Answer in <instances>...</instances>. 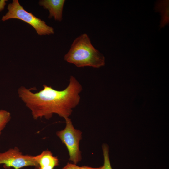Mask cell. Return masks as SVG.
Returning a JSON list of instances; mask_svg holds the SVG:
<instances>
[{
    "label": "cell",
    "mask_w": 169,
    "mask_h": 169,
    "mask_svg": "<svg viewBox=\"0 0 169 169\" xmlns=\"http://www.w3.org/2000/svg\"><path fill=\"white\" fill-rule=\"evenodd\" d=\"M43 86L42 90L36 93L31 91L32 88L23 86L18 90L19 97L31 110L33 118L44 117L49 120L54 114L65 119L69 118L80 102L79 94L83 90L81 84L71 76L68 86L63 90L45 84Z\"/></svg>",
    "instance_id": "obj_1"
},
{
    "label": "cell",
    "mask_w": 169,
    "mask_h": 169,
    "mask_svg": "<svg viewBox=\"0 0 169 169\" xmlns=\"http://www.w3.org/2000/svg\"><path fill=\"white\" fill-rule=\"evenodd\" d=\"M64 59L78 67L99 68L105 64L104 55L94 47L86 33L81 35L74 40Z\"/></svg>",
    "instance_id": "obj_2"
},
{
    "label": "cell",
    "mask_w": 169,
    "mask_h": 169,
    "mask_svg": "<svg viewBox=\"0 0 169 169\" xmlns=\"http://www.w3.org/2000/svg\"><path fill=\"white\" fill-rule=\"evenodd\" d=\"M8 11L3 15L2 20L5 21L10 19H16L26 22L32 26L40 35H49L54 33L53 28L47 25L45 22L25 10L18 0H13L8 6Z\"/></svg>",
    "instance_id": "obj_3"
},
{
    "label": "cell",
    "mask_w": 169,
    "mask_h": 169,
    "mask_svg": "<svg viewBox=\"0 0 169 169\" xmlns=\"http://www.w3.org/2000/svg\"><path fill=\"white\" fill-rule=\"evenodd\" d=\"M65 120V128L57 131L56 135L66 146L68 151L69 161L76 164L82 160L79 143L82 138V132L74 128L69 118Z\"/></svg>",
    "instance_id": "obj_4"
},
{
    "label": "cell",
    "mask_w": 169,
    "mask_h": 169,
    "mask_svg": "<svg viewBox=\"0 0 169 169\" xmlns=\"http://www.w3.org/2000/svg\"><path fill=\"white\" fill-rule=\"evenodd\" d=\"M0 164H3L5 169H20L26 166H33L38 169L39 167L36 156L23 155L17 147L0 153Z\"/></svg>",
    "instance_id": "obj_5"
},
{
    "label": "cell",
    "mask_w": 169,
    "mask_h": 169,
    "mask_svg": "<svg viewBox=\"0 0 169 169\" xmlns=\"http://www.w3.org/2000/svg\"><path fill=\"white\" fill-rule=\"evenodd\" d=\"M65 2L64 0H42L39 1V4L44 8L49 10V18L53 17L55 20L61 21L62 20L63 10Z\"/></svg>",
    "instance_id": "obj_6"
},
{
    "label": "cell",
    "mask_w": 169,
    "mask_h": 169,
    "mask_svg": "<svg viewBox=\"0 0 169 169\" xmlns=\"http://www.w3.org/2000/svg\"><path fill=\"white\" fill-rule=\"evenodd\" d=\"M38 169H54L59 164L57 157L54 156L51 151L46 150L36 156Z\"/></svg>",
    "instance_id": "obj_7"
},
{
    "label": "cell",
    "mask_w": 169,
    "mask_h": 169,
    "mask_svg": "<svg viewBox=\"0 0 169 169\" xmlns=\"http://www.w3.org/2000/svg\"><path fill=\"white\" fill-rule=\"evenodd\" d=\"M154 9L160 13L161 16L160 28L168 24L169 22V1L158 0L155 4Z\"/></svg>",
    "instance_id": "obj_8"
},
{
    "label": "cell",
    "mask_w": 169,
    "mask_h": 169,
    "mask_svg": "<svg viewBox=\"0 0 169 169\" xmlns=\"http://www.w3.org/2000/svg\"><path fill=\"white\" fill-rule=\"evenodd\" d=\"M11 118L10 113L6 110H0V135Z\"/></svg>",
    "instance_id": "obj_9"
},
{
    "label": "cell",
    "mask_w": 169,
    "mask_h": 169,
    "mask_svg": "<svg viewBox=\"0 0 169 169\" xmlns=\"http://www.w3.org/2000/svg\"><path fill=\"white\" fill-rule=\"evenodd\" d=\"M104 157V164L102 169H112L109 157V147L106 144H104L102 146Z\"/></svg>",
    "instance_id": "obj_10"
},
{
    "label": "cell",
    "mask_w": 169,
    "mask_h": 169,
    "mask_svg": "<svg viewBox=\"0 0 169 169\" xmlns=\"http://www.w3.org/2000/svg\"><path fill=\"white\" fill-rule=\"evenodd\" d=\"M61 169H80V167L74 163H68Z\"/></svg>",
    "instance_id": "obj_11"
},
{
    "label": "cell",
    "mask_w": 169,
    "mask_h": 169,
    "mask_svg": "<svg viewBox=\"0 0 169 169\" xmlns=\"http://www.w3.org/2000/svg\"><path fill=\"white\" fill-rule=\"evenodd\" d=\"M7 0H0V11L4 9L6 4V2Z\"/></svg>",
    "instance_id": "obj_12"
},
{
    "label": "cell",
    "mask_w": 169,
    "mask_h": 169,
    "mask_svg": "<svg viewBox=\"0 0 169 169\" xmlns=\"http://www.w3.org/2000/svg\"><path fill=\"white\" fill-rule=\"evenodd\" d=\"M80 169H102V166L98 168H93L90 167L83 166L80 167Z\"/></svg>",
    "instance_id": "obj_13"
}]
</instances>
